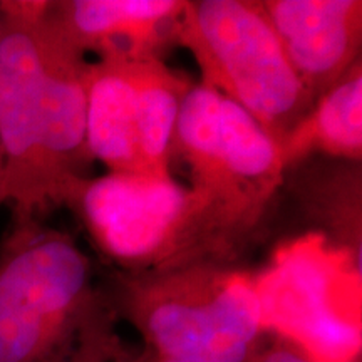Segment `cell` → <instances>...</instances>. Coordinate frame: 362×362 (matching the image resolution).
<instances>
[{
	"instance_id": "13",
	"label": "cell",
	"mask_w": 362,
	"mask_h": 362,
	"mask_svg": "<svg viewBox=\"0 0 362 362\" xmlns=\"http://www.w3.org/2000/svg\"><path fill=\"white\" fill-rule=\"evenodd\" d=\"M64 362H144V354L117 334L115 312L104 298Z\"/></svg>"
},
{
	"instance_id": "11",
	"label": "cell",
	"mask_w": 362,
	"mask_h": 362,
	"mask_svg": "<svg viewBox=\"0 0 362 362\" xmlns=\"http://www.w3.org/2000/svg\"><path fill=\"white\" fill-rule=\"evenodd\" d=\"M285 170L312 153L361 161L362 66L361 61L325 90L304 119L280 143Z\"/></svg>"
},
{
	"instance_id": "3",
	"label": "cell",
	"mask_w": 362,
	"mask_h": 362,
	"mask_svg": "<svg viewBox=\"0 0 362 362\" xmlns=\"http://www.w3.org/2000/svg\"><path fill=\"white\" fill-rule=\"evenodd\" d=\"M103 300L69 233L12 218L0 243V362H64Z\"/></svg>"
},
{
	"instance_id": "7",
	"label": "cell",
	"mask_w": 362,
	"mask_h": 362,
	"mask_svg": "<svg viewBox=\"0 0 362 362\" xmlns=\"http://www.w3.org/2000/svg\"><path fill=\"white\" fill-rule=\"evenodd\" d=\"M187 0H51L44 22L86 57L161 59L176 44Z\"/></svg>"
},
{
	"instance_id": "10",
	"label": "cell",
	"mask_w": 362,
	"mask_h": 362,
	"mask_svg": "<svg viewBox=\"0 0 362 362\" xmlns=\"http://www.w3.org/2000/svg\"><path fill=\"white\" fill-rule=\"evenodd\" d=\"M86 143L110 173H144L131 62L98 59L86 72Z\"/></svg>"
},
{
	"instance_id": "2",
	"label": "cell",
	"mask_w": 362,
	"mask_h": 362,
	"mask_svg": "<svg viewBox=\"0 0 362 362\" xmlns=\"http://www.w3.org/2000/svg\"><path fill=\"white\" fill-rule=\"evenodd\" d=\"M175 155L192 173L205 260L228 264L282 185L280 144L238 104L200 83L181 106Z\"/></svg>"
},
{
	"instance_id": "15",
	"label": "cell",
	"mask_w": 362,
	"mask_h": 362,
	"mask_svg": "<svg viewBox=\"0 0 362 362\" xmlns=\"http://www.w3.org/2000/svg\"><path fill=\"white\" fill-rule=\"evenodd\" d=\"M7 202V171H6V156H4L2 144H0V205Z\"/></svg>"
},
{
	"instance_id": "14",
	"label": "cell",
	"mask_w": 362,
	"mask_h": 362,
	"mask_svg": "<svg viewBox=\"0 0 362 362\" xmlns=\"http://www.w3.org/2000/svg\"><path fill=\"white\" fill-rule=\"evenodd\" d=\"M252 362H329L312 356L302 346L293 344L288 339L279 337L269 344H264L259 354ZM356 362V361H352Z\"/></svg>"
},
{
	"instance_id": "1",
	"label": "cell",
	"mask_w": 362,
	"mask_h": 362,
	"mask_svg": "<svg viewBox=\"0 0 362 362\" xmlns=\"http://www.w3.org/2000/svg\"><path fill=\"white\" fill-rule=\"evenodd\" d=\"M112 305L148 354L180 362H252L269 327L259 280L223 262L124 272Z\"/></svg>"
},
{
	"instance_id": "12",
	"label": "cell",
	"mask_w": 362,
	"mask_h": 362,
	"mask_svg": "<svg viewBox=\"0 0 362 362\" xmlns=\"http://www.w3.org/2000/svg\"><path fill=\"white\" fill-rule=\"evenodd\" d=\"M131 78L136 99L138 148L144 173L168 178L175 156L176 124L192 83L161 59L131 62Z\"/></svg>"
},
{
	"instance_id": "8",
	"label": "cell",
	"mask_w": 362,
	"mask_h": 362,
	"mask_svg": "<svg viewBox=\"0 0 362 362\" xmlns=\"http://www.w3.org/2000/svg\"><path fill=\"white\" fill-rule=\"evenodd\" d=\"M260 4L292 69L315 101L359 62L361 0H264Z\"/></svg>"
},
{
	"instance_id": "9",
	"label": "cell",
	"mask_w": 362,
	"mask_h": 362,
	"mask_svg": "<svg viewBox=\"0 0 362 362\" xmlns=\"http://www.w3.org/2000/svg\"><path fill=\"white\" fill-rule=\"evenodd\" d=\"M44 17L35 25V37L44 71L45 155L56 205L61 206L72 185L89 178L93 163L86 143V72L89 62L62 42L45 25Z\"/></svg>"
},
{
	"instance_id": "17",
	"label": "cell",
	"mask_w": 362,
	"mask_h": 362,
	"mask_svg": "<svg viewBox=\"0 0 362 362\" xmlns=\"http://www.w3.org/2000/svg\"><path fill=\"white\" fill-rule=\"evenodd\" d=\"M0 44H2V25H0Z\"/></svg>"
},
{
	"instance_id": "4",
	"label": "cell",
	"mask_w": 362,
	"mask_h": 362,
	"mask_svg": "<svg viewBox=\"0 0 362 362\" xmlns=\"http://www.w3.org/2000/svg\"><path fill=\"white\" fill-rule=\"evenodd\" d=\"M176 44L193 54L203 86L238 104L279 144L314 106L259 0H187Z\"/></svg>"
},
{
	"instance_id": "6",
	"label": "cell",
	"mask_w": 362,
	"mask_h": 362,
	"mask_svg": "<svg viewBox=\"0 0 362 362\" xmlns=\"http://www.w3.org/2000/svg\"><path fill=\"white\" fill-rule=\"evenodd\" d=\"M39 22L0 19V144L13 220L39 218L57 206L45 155L44 71L35 37Z\"/></svg>"
},
{
	"instance_id": "5",
	"label": "cell",
	"mask_w": 362,
	"mask_h": 362,
	"mask_svg": "<svg viewBox=\"0 0 362 362\" xmlns=\"http://www.w3.org/2000/svg\"><path fill=\"white\" fill-rule=\"evenodd\" d=\"M69 206L98 250L126 274L206 262L192 189L171 176L107 173L69 188Z\"/></svg>"
},
{
	"instance_id": "16",
	"label": "cell",
	"mask_w": 362,
	"mask_h": 362,
	"mask_svg": "<svg viewBox=\"0 0 362 362\" xmlns=\"http://www.w3.org/2000/svg\"><path fill=\"white\" fill-rule=\"evenodd\" d=\"M143 354H144V362H180V361H170V359H161V357H155L148 354L146 351H144Z\"/></svg>"
}]
</instances>
